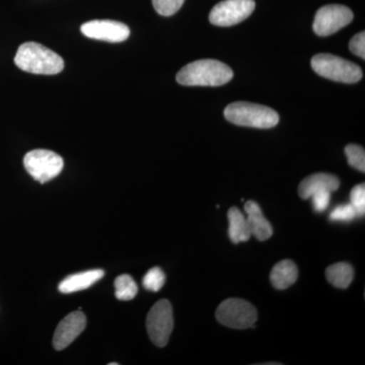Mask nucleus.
<instances>
[{
  "instance_id": "nucleus-1",
  "label": "nucleus",
  "mask_w": 365,
  "mask_h": 365,
  "mask_svg": "<svg viewBox=\"0 0 365 365\" xmlns=\"http://www.w3.org/2000/svg\"><path fill=\"white\" fill-rule=\"evenodd\" d=\"M234 78L227 64L215 59H201L189 63L178 72L177 81L187 86H220Z\"/></svg>"
},
{
  "instance_id": "nucleus-2",
  "label": "nucleus",
  "mask_w": 365,
  "mask_h": 365,
  "mask_svg": "<svg viewBox=\"0 0 365 365\" xmlns=\"http://www.w3.org/2000/svg\"><path fill=\"white\" fill-rule=\"evenodd\" d=\"M14 63L21 71L34 74L53 76L63 71L64 61L58 54L36 42H26L19 47Z\"/></svg>"
},
{
  "instance_id": "nucleus-3",
  "label": "nucleus",
  "mask_w": 365,
  "mask_h": 365,
  "mask_svg": "<svg viewBox=\"0 0 365 365\" xmlns=\"http://www.w3.org/2000/svg\"><path fill=\"white\" fill-rule=\"evenodd\" d=\"M225 117L230 123L260 129L272 128L279 122V115L271 108L247 102L228 105Z\"/></svg>"
},
{
  "instance_id": "nucleus-4",
  "label": "nucleus",
  "mask_w": 365,
  "mask_h": 365,
  "mask_svg": "<svg viewBox=\"0 0 365 365\" xmlns=\"http://www.w3.org/2000/svg\"><path fill=\"white\" fill-rule=\"evenodd\" d=\"M312 67L319 76L338 83H355L362 78L361 68L357 64L332 54L316 55L312 59Z\"/></svg>"
},
{
  "instance_id": "nucleus-5",
  "label": "nucleus",
  "mask_w": 365,
  "mask_h": 365,
  "mask_svg": "<svg viewBox=\"0 0 365 365\" xmlns=\"http://www.w3.org/2000/svg\"><path fill=\"white\" fill-rule=\"evenodd\" d=\"M216 319L222 325L232 329L253 328L258 314L250 302L241 299H228L216 309Z\"/></svg>"
},
{
  "instance_id": "nucleus-6",
  "label": "nucleus",
  "mask_w": 365,
  "mask_h": 365,
  "mask_svg": "<svg viewBox=\"0 0 365 365\" xmlns=\"http://www.w3.org/2000/svg\"><path fill=\"white\" fill-rule=\"evenodd\" d=\"M26 172L41 184L58 176L63 169V160L56 153L47 150H35L24 158Z\"/></svg>"
},
{
  "instance_id": "nucleus-7",
  "label": "nucleus",
  "mask_w": 365,
  "mask_h": 365,
  "mask_svg": "<svg viewBox=\"0 0 365 365\" xmlns=\"http://www.w3.org/2000/svg\"><path fill=\"white\" fill-rule=\"evenodd\" d=\"M146 328L153 344L158 347L168 344L174 328L173 307L169 300H160L151 307L146 319Z\"/></svg>"
},
{
  "instance_id": "nucleus-8",
  "label": "nucleus",
  "mask_w": 365,
  "mask_h": 365,
  "mask_svg": "<svg viewBox=\"0 0 365 365\" xmlns=\"http://www.w3.org/2000/svg\"><path fill=\"white\" fill-rule=\"evenodd\" d=\"M254 0H223L209 14V21L218 26H232L242 23L253 14Z\"/></svg>"
},
{
  "instance_id": "nucleus-9",
  "label": "nucleus",
  "mask_w": 365,
  "mask_h": 365,
  "mask_svg": "<svg viewBox=\"0 0 365 365\" xmlns=\"http://www.w3.org/2000/svg\"><path fill=\"white\" fill-rule=\"evenodd\" d=\"M352 20L353 13L349 7L340 4H329L321 7L317 11L313 28L317 35L327 37L349 25Z\"/></svg>"
},
{
  "instance_id": "nucleus-10",
  "label": "nucleus",
  "mask_w": 365,
  "mask_h": 365,
  "mask_svg": "<svg viewBox=\"0 0 365 365\" xmlns=\"http://www.w3.org/2000/svg\"><path fill=\"white\" fill-rule=\"evenodd\" d=\"M81 30L86 37L106 42H123L130 36V30L125 24L109 20L88 21Z\"/></svg>"
},
{
  "instance_id": "nucleus-11",
  "label": "nucleus",
  "mask_w": 365,
  "mask_h": 365,
  "mask_svg": "<svg viewBox=\"0 0 365 365\" xmlns=\"http://www.w3.org/2000/svg\"><path fill=\"white\" fill-rule=\"evenodd\" d=\"M86 318L81 311L72 312L60 322L53 337V346L56 350H63L85 331Z\"/></svg>"
},
{
  "instance_id": "nucleus-12",
  "label": "nucleus",
  "mask_w": 365,
  "mask_h": 365,
  "mask_svg": "<svg viewBox=\"0 0 365 365\" xmlns=\"http://www.w3.org/2000/svg\"><path fill=\"white\" fill-rule=\"evenodd\" d=\"M340 181L337 177L325 173H318L302 180L299 187V194L302 199H309L317 192H332L338 190Z\"/></svg>"
},
{
  "instance_id": "nucleus-13",
  "label": "nucleus",
  "mask_w": 365,
  "mask_h": 365,
  "mask_svg": "<svg viewBox=\"0 0 365 365\" xmlns=\"http://www.w3.org/2000/svg\"><path fill=\"white\" fill-rule=\"evenodd\" d=\"M245 211L251 235L261 242L270 239L273 235L272 225L266 220L259 204L255 201H248L245 204Z\"/></svg>"
},
{
  "instance_id": "nucleus-14",
  "label": "nucleus",
  "mask_w": 365,
  "mask_h": 365,
  "mask_svg": "<svg viewBox=\"0 0 365 365\" xmlns=\"http://www.w3.org/2000/svg\"><path fill=\"white\" fill-rule=\"evenodd\" d=\"M105 272L101 269L88 270L86 272L72 274L60 283L58 289L61 294H73L86 289L104 277Z\"/></svg>"
},
{
  "instance_id": "nucleus-15",
  "label": "nucleus",
  "mask_w": 365,
  "mask_h": 365,
  "mask_svg": "<svg viewBox=\"0 0 365 365\" xmlns=\"http://www.w3.org/2000/svg\"><path fill=\"white\" fill-rule=\"evenodd\" d=\"M299 270L294 262L281 261L274 266L270 274L271 283L276 289L283 290L292 287L297 280Z\"/></svg>"
},
{
  "instance_id": "nucleus-16",
  "label": "nucleus",
  "mask_w": 365,
  "mask_h": 365,
  "mask_svg": "<svg viewBox=\"0 0 365 365\" xmlns=\"http://www.w3.org/2000/svg\"><path fill=\"white\" fill-rule=\"evenodd\" d=\"M228 235L234 244L248 242L252 235L250 232L246 216L242 215L237 207H232L228 210Z\"/></svg>"
},
{
  "instance_id": "nucleus-17",
  "label": "nucleus",
  "mask_w": 365,
  "mask_h": 365,
  "mask_svg": "<svg viewBox=\"0 0 365 365\" xmlns=\"http://www.w3.org/2000/svg\"><path fill=\"white\" fill-rule=\"evenodd\" d=\"M326 277L333 287L347 288L351 284L354 272L350 264L341 262L327 268Z\"/></svg>"
},
{
  "instance_id": "nucleus-18",
  "label": "nucleus",
  "mask_w": 365,
  "mask_h": 365,
  "mask_svg": "<svg viewBox=\"0 0 365 365\" xmlns=\"http://www.w3.org/2000/svg\"><path fill=\"white\" fill-rule=\"evenodd\" d=\"M138 292L135 281L128 274L118 276L115 279V295L119 300H131Z\"/></svg>"
},
{
  "instance_id": "nucleus-19",
  "label": "nucleus",
  "mask_w": 365,
  "mask_h": 365,
  "mask_svg": "<svg viewBox=\"0 0 365 365\" xmlns=\"http://www.w3.org/2000/svg\"><path fill=\"white\" fill-rule=\"evenodd\" d=\"M165 283V275L162 269L155 267L150 269L143 277V284L144 288L150 292H157L162 289Z\"/></svg>"
},
{
  "instance_id": "nucleus-20",
  "label": "nucleus",
  "mask_w": 365,
  "mask_h": 365,
  "mask_svg": "<svg viewBox=\"0 0 365 365\" xmlns=\"http://www.w3.org/2000/svg\"><path fill=\"white\" fill-rule=\"evenodd\" d=\"M345 153L347 155L348 163L352 168L360 172H365V151L362 146L349 144L346 146Z\"/></svg>"
},
{
  "instance_id": "nucleus-21",
  "label": "nucleus",
  "mask_w": 365,
  "mask_h": 365,
  "mask_svg": "<svg viewBox=\"0 0 365 365\" xmlns=\"http://www.w3.org/2000/svg\"><path fill=\"white\" fill-rule=\"evenodd\" d=\"M356 217H359V213L350 203L337 206L330 215L331 222H350Z\"/></svg>"
},
{
  "instance_id": "nucleus-22",
  "label": "nucleus",
  "mask_w": 365,
  "mask_h": 365,
  "mask_svg": "<svg viewBox=\"0 0 365 365\" xmlns=\"http://www.w3.org/2000/svg\"><path fill=\"white\" fill-rule=\"evenodd\" d=\"M184 2L185 0H153L155 11L163 16H170L176 14Z\"/></svg>"
},
{
  "instance_id": "nucleus-23",
  "label": "nucleus",
  "mask_w": 365,
  "mask_h": 365,
  "mask_svg": "<svg viewBox=\"0 0 365 365\" xmlns=\"http://www.w3.org/2000/svg\"><path fill=\"white\" fill-rule=\"evenodd\" d=\"M350 204L355 208L359 216L365 213V185L359 184L351 190Z\"/></svg>"
},
{
  "instance_id": "nucleus-24",
  "label": "nucleus",
  "mask_w": 365,
  "mask_h": 365,
  "mask_svg": "<svg viewBox=\"0 0 365 365\" xmlns=\"http://www.w3.org/2000/svg\"><path fill=\"white\" fill-rule=\"evenodd\" d=\"M312 204H313L314 210L316 212H323L328 208L331 201V192L321 191L317 192L311 196Z\"/></svg>"
},
{
  "instance_id": "nucleus-25",
  "label": "nucleus",
  "mask_w": 365,
  "mask_h": 365,
  "mask_svg": "<svg viewBox=\"0 0 365 365\" xmlns=\"http://www.w3.org/2000/svg\"><path fill=\"white\" fill-rule=\"evenodd\" d=\"M350 51L356 56L365 58V33L361 32L355 35L349 43Z\"/></svg>"
}]
</instances>
